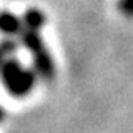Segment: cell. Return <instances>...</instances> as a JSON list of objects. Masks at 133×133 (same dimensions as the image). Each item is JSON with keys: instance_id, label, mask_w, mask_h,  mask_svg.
<instances>
[{"instance_id": "6da1fadb", "label": "cell", "mask_w": 133, "mask_h": 133, "mask_svg": "<svg viewBox=\"0 0 133 133\" xmlns=\"http://www.w3.org/2000/svg\"><path fill=\"white\" fill-rule=\"evenodd\" d=\"M20 42L32 55L37 75L47 82L52 80L55 77V63H53V58L50 55L48 48L43 43V38L40 35V28H32L23 25L22 32H20Z\"/></svg>"}, {"instance_id": "7a4b0ae2", "label": "cell", "mask_w": 133, "mask_h": 133, "mask_svg": "<svg viewBox=\"0 0 133 133\" xmlns=\"http://www.w3.org/2000/svg\"><path fill=\"white\" fill-rule=\"evenodd\" d=\"M0 80H2L3 87L8 90L10 95L25 97V95L30 93V90L35 85L37 72L25 68L17 58H8L0 66Z\"/></svg>"}, {"instance_id": "3957f363", "label": "cell", "mask_w": 133, "mask_h": 133, "mask_svg": "<svg viewBox=\"0 0 133 133\" xmlns=\"http://www.w3.org/2000/svg\"><path fill=\"white\" fill-rule=\"evenodd\" d=\"M23 28V20L15 17L10 12H2L0 14V32L5 33L7 37H14V35H20Z\"/></svg>"}, {"instance_id": "277c9868", "label": "cell", "mask_w": 133, "mask_h": 133, "mask_svg": "<svg viewBox=\"0 0 133 133\" xmlns=\"http://www.w3.org/2000/svg\"><path fill=\"white\" fill-rule=\"evenodd\" d=\"M22 20H23V25H25V27L40 28V30H42V27H43V23H45V15H43V12H42V10H37V8H28V10L23 14Z\"/></svg>"}, {"instance_id": "5b68a950", "label": "cell", "mask_w": 133, "mask_h": 133, "mask_svg": "<svg viewBox=\"0 0 133 133\" xmlns=\"http://www.w3.org/2000/svg\"><path fill=\"white\" fill-rule=\"evenodd\" d=\"M18 50V43L14 38H5L0 42V66H2L8 58H12V55Z\"/></svg>"}, {"instance_id": "8992f818", "label": "cell", "mask_w": 133, "mask_h": 133, "mask_svg": "<svg viewBox=\"0 0 133 133\" xmlns=\"http://www.w3.org/2000/svg\"><path fill=\"white\" fill-rule=\"evenodd\" d=\"M118 8L123 15L133 17V0H118Z\"/></svg>"}, {"instance_id": "52a82bcc", "label": "cell", "mask_w": 133, "mask_h": 133, "mask_svg": "<svg viewBox=\"0 0 133 133\" xmlns=\"http://www.w3.org/2000/svg\"><path fill=\"white\" fill-rule=\"evenodd\" d=\"M3 118V111H2V108H0V120Z\"/></svg>"}]
</instances>
